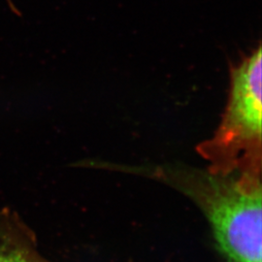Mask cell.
Masks as SVG:
<instances>
[{
	"mask_svg": "<svg viewBox=\"0 0 262 262\" xmlns=\"http://www.w3.org/2000/svg\"><path fill=\"white\" fill-rule=\"evenodd\" d=\"M198 154L207 168L222 173L262 164V49L260 44L230 70L225 113L214 135Z\"/></svg>",
	"mask_w": 262,
	"mask_h": 262,
	"instance_id": "2",
	"label": "cell"
},
{
	"mask_svg": "<svg viewBox=\"0 0 262 262\" xmlns=\"http://www.w3.org/2000/svg\"><path fill=\"white\" fill-rule=\"evenodd\" d=\"M0 262H53L39 252L33 230L8 208H0Z\"/></svg>",
	"mask_w": 262,
	"mask_h": 262,
	"instance_id": "3",
	"label": "cell"
},
{
	"mask_svg": "<svg viewBox=\"0 0 262 262\" xmlns=\"http://www.w3.org/2000/svg\"><path fill=\"white\" fill-rule=\"evenodd\" d=\"M166 184L199 207L227 262H261L262 164L228 173L185 165H120Z\"/></svg>",
	"mask_w": 262,
	"mask_h": 262,
	"instance_id": "1",
	"label": "cell"
}]
</instances>
